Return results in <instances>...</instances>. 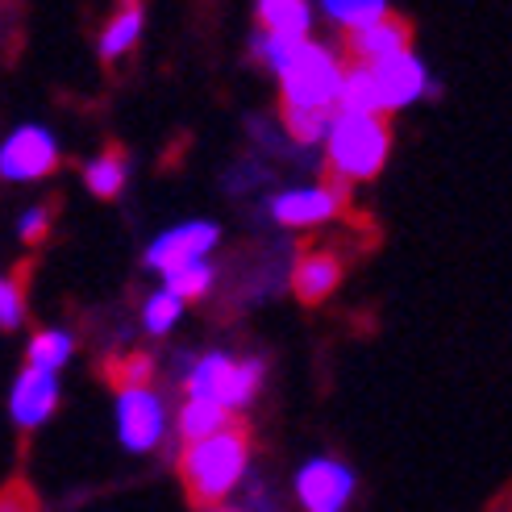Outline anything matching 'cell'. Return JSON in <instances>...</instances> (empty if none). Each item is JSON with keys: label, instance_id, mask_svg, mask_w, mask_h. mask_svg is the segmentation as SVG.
I'll list each match as a JSON object with an SVG mask.
<instances>
[{"label": "cell", "instance_id": "cell-13", "mask_svg": "<svg viewBox=\"0 0 512 512\" xmlns=\"http://www.w3.org/2000/svg\"><path fill=\"white\" fill-rule=\"evenodd\" d=\"M408 50V25L396 21V17H383L379 25L363 34H350V55L358 63H379V59H392V55H404Z\"/></svg>", "mask_w": 512, "mask_h": 512}, {"label": "cell", "instance_id": "cell-21", "mask_svg": "<svg viewBox=\"0 0 512 512\" xmlns=\"http://www.w3.org/2000/svg\"><path fill=\"white\" fill-rule=\"evenodd\" d=\"M163 279H167L163 292H171L179 304H184V300H200L204 292L213 288V267H209V259H204V263H184V267L167 271Z\"/></svg>", "mask_w": 512, "mask_h": 512}, {"label": "cell", "instance_id": "cell-3", "mask_svg": "<svg viewBox=\"0 0 512 512\" xmlns=\"http://www.w3.org/2000/svg\"><path fill=\"white\" fill-rule=\"evenodd\" d=\"M275 75H279V88H284V109L329 113V105H338L342 59L329 46H317L304 38Z\"/></svg>", "mask_w": 512, "mask_h": 512}, {"label": "cell", "instance_id": "cell-14", "mask_svg": "<svg viewBox=\"0 0 512 512\" xmlns=\"http://www.w3.org/2000/svg\"><path fill=\"white\" fill-rule=\"evenodd\" d=\"M338 109L346 117H383V105H379V92H375V80H371L367 63H354V67L342 71Z\"/></svg>", "mask_w": 512, "mask_h": 512}, {"label": "cell", "instance_id": "cell-10", "mask_svg": "<svg viewBox=\"0 0 512 512\" xmlns=\"http://www.w3.org/2000/svg\"><path fill=\"white\" fill-rule=\"evenodd\" d=\"M334 179V175H329ZM342 179L334 184H321V188H296V192H279L271 200V217L288 229H309V225H321L325 217H334L342 209Z\"/></svg>", "mask_w": 512, "mask_h": 512}, {"label": "cell", "instance_id": "cell-23", "mask_svg": "<svg viewBox=\"0 0 512 512\" xmlns=\"http://www.w3.org/2000/svg\"><path fill=\"white\" fill-rule=\"evenodd\" d=\"M179 313H184V304H179L171 292H155V296L146 300V313H142V321H146L150 334H167V329L179 321Z\"/></svg>", "mask_w": 512, "mask_h": 512}, {"label": "cell", "instance_id": "cell-27", "mask_svg": "<svg viewBox=\"0 0 512 512\" xmlns=\"http://www.w3.org/2000/svg\"><path fill=\"white\" fill-rule=\"evenodd\" d=\"M46 229H50V209H42V204H38V209H30V213L21 217L17 234H21L25 242H42V238H46Z\"/></svg>", "mask_w": 512, "mask_h": 512}, {"label": "cell", "instance_id": "cell-11", "mask_svg": "<svg viewBox=\"0 0 512 512\" xmlns=\"http://www.w3.org/2000/svg\"><path fill=\"white\" fill-rule=\"evenodd\" d=\"M59 404V379L55 375H42L25 367L21 379L13 383V396H9V413L21 429H38Z\"/></svg>", "mask_w": 512, "mask_h": 512}, {"label": "cell", "instance_id": "cell-12", "mask_svg": "<svg viewBox=\"0 0 512 512\" xmlns=\"http://www.w3.org/2000/svg\"><path fill=\"white\" fill-rule=\"evenodd\" d=\"M342 284V263L334 250H304L292 267V288L304 304H321Z\"/></svg>", "mask_w": 512, "mask_h": 512}, {"label": "cell", "instance_id": "cell-5", "mask_svg": "<svg viewBox=\"0 0 512 512\" xmlns=\"http://www.w3.org/2000/svg\"><path fill=\"white\" fill-rule=\"evenodd\" d=\"M59 167V142L42 125H21L0 146V179H42Z\"/></svg>", "mask_w": 512, "mask_h": 512}, {"label": "cell", "instance_id": "cell-1", "mask_svg": "<svg viewBox=\"0 0 512 512\" xmlns=\"http://www.w3.org/2000/svg\"><path fill=\"white\" fill-rule=\"evenodd\" d=\"M246 458H250V433L242 425H229V429L213 433V438L192 442L184 450V458H179V475H184L188 500L200 508L221 504L238 488Z\"/></svg>", "mask_w": 512, "mask_h": 512}, {"label": "cell", "instance_id": "cell-20", "mask_svg": "<svg viewBox=\"0 0 512 512\" xmlns=\"http://www.w3.org/2000/svg\"><path fill=\"white\" fill-rule=\"evenodd\" d=\"M71 334H63V329H42V334H34L30 342V371H42V375H55L67 358H71Z\"/></svg>", "mask_w": 512, "mask_h": 512}, {"label": "cell", "instance_id": "cell-9", "mask_svg": "<svg viewBox=\"0 0 512 512\" xmlns=\"http://www.w3.org/2000/svg\"><path fill=\"white\" fill-rule=\"evenodd\" d=\"M217 246V225L209 221H188V225H175L167 229L163 238H155V246L146 250V267L155 271H175L184 263H204V254Z\"/></svg>", "mask_w": 512, "mask_h": 512}, {"label": "cell", "instance_id": "cell-17", "mask_svg": "<svg viewBox=\"0 0 512 512\" xmlns=\"http://www.w3.org/2000/svg\"><path fill=\"white\" fill-rule=\"evenodd\" d=\"M229 425H234V413H225V408H217V404L188 400L184 408H179V438H184L188 446L213 438V433H221Z\"/></svg>", "mask_w": 512, "mask_h": 512}, {"label": "cell", "instance_id": "cell-2", "mask_svg": "<svg viewBox=\"0 0 512 512\" xmlns=\"http://www.w3.org/2000/svg\"><path fill=\"white\" fill-rule=\"evenodd\" d=\"M388 146H392V130L383 117H346L338 113L329 121L325 134V150H329V171L334 179H371L379 175V167L388 163Z\"/></svg>", "mask_w": 512, "mask_h": 512}, {"label": "cell", "instance_id": "cell-15", "mask_svg": "<svg viewBox=\"0 0 512 512\" xmlns=\"http://www.w3.org/2000/svg\"><path fill=\"white\" fill-rule=\"evenodd\" d=\"M309 17V5H300V0H263L259 5L263 34L275 38H309Z\"/></svg>", "mask_w": 512, "mask_h": 512}, {"label": "cell", "instance_id": "cell-8", "mask_svg": "<svg viewBox=\"0 0 512 512\" xmlns=\"http://www.w3.org/2000/svg\"><path fill=\"white\" fill-rule=\"evenodd\" d=\"M296 492L304 512H342L354 492V475L342 463H334V458H313V463L300 467Z\"/></svg>", "mask_w": 512, "mask_h": 512}, {"label": "cell", "instance_id": "cell-4", "mask_svg": "<svg viewBox=\"0 0 512 512\" xmlns=\"http://www.w3.org/2000/svg\"><path fill=\"white\" fill-rule=\"evenodd\" d=\"M259 383H263L259 358H229V354L213 350V354H204L192 363L188 400H204V404H217L225 413H234V408H246L254 400Z\"/></svg>", "mask_w": 512, "mask_h": 512}, {"label": "cell", "instance_id": "cell-6", "mask_svg": "<svg viewBox=\"0 0 512 512\" xmlns=\"http://www.w3.org/2000/svg\"><path fill=\"white\" fill-rule=\"evenodd\" d=\"M167 429L163 400L150 388H121L117 392V438L125 450H155Z\"/></svg>", "mask_w": 512, "mask_h": 512}, {"label": "cell", "instance_id": "cell-28", "mask_svg": "<svg viewBox=\"0 0 512 512\" xmlns=\"http://www.w3.org/2000/svg\"><path fill=\"white\" fill-rule=\"evenodd\" d=\"M213 512H238V508H213Z\"/></svg>", "mask_w": 512, "mask_h": 512}, {"label": "cell", "instance_id": "cell-16", "mask_svg": "<svg viewBox=\"0 0 512 512\" xmlns=\"http://www.w3.org/2000/svg\"><path fill=\"white\" fill-rule=\"evenodd\" d=\"M125 175H130V163H125V150L121 146H109L105 155H96L88 167H84V184L92 196L100 200H113L121 188H125Z\"/></svg>", "mask_w": 512, "mask_h": 512}, {"label": "cell", "instance_id": "cell-26", "mask_svg": "<svg viewBox=\"0 0 512 512\" xmlns=\"http://www.w3.org/2000/svg\"><path fill=\"white\" fill-rule=\"evenodd\" d=\"M0 512H38V496L30 492V483L13 479L9 488H0Z\"/></svg>", "mask_w": 512, "mask_h": 512}, {"label": "cell", "instance_id": "cell-22", "mask_svg": "<svg viewBox=\"0 0 512 512\" xmlns=\"http://www.w3.org/2000/svg\"><path fill=\"white\" fill-rule=\"evenodd\" d=\"M329 121H334V113H313V109H284V125H288V134L304 146H317L325 142L329 134Z\"/></svg>", "mask_w": 512, "mask_h": 512}, {"label": "cell", "instance_id": "cell-18", "mask_svg": "<svg viewBox=\"0 0 512 512\" xmlns=\"http://www.w3.org/2000/svg\"><path fill=\"white\" fill-rule=\"evenodd\" d=\"M142 9L138 5H130V9H121L109 25H105V34H100V59L105 63H113V59H121L125 50H130L134 42H138V34H142Z\"/></svg>", "mask_w": 512, "mask_h": 512}, {"label": "cell", "instance_id": "cell-19", "mask_svg": "<svg viewBox=\"0 0 512 512\" xmlns=\"http://www.w3.org/2000/svg\"><path fill=\"white\" fill-rule=\"evenodd\" d=\"M325 13L338 25H346L350 34H363V30H371V25H379L383 17H392L383 0H329Z\"/></svg>", "mask_w": 512, "mask_h": 512}, {"label": "cell", "instance_id": "cell-24", "mask_svg": "<svg viewBox=\"0 0 512 512\" xmlns=\"http://www.w3.org/2000/svg\"><path fill=\"white\" fill-rule=\"evenodd\" d=\"M150 358L146 354H130V358H121V363L109 367V379L117 383V392L121 388H146V379H150Z\"/></svg>", "mask_w": 512, "mask_h": 512}, {"label": "cell", "instance_id": "cell-7", "mask_svg": "<svg viewBox=\"0 0 512 512\" xmlns=\"http://www.w3.org/2000/svg\"><path fill=\"white\" fill-rule=\"evenodd\" d=\"M371 80H375V92H379L383 113L413 105V100H421V96L429 92V71H425V63L413 55V50L371 63Z\"/></svg>", "mask_w": 512, "mask_h": 512}, {"label": "cell", "instance_id": "cell-29", "mask_svg": "<svg viewBox=\"0 0 512 512\" xmlns=\"http://www.w3.org/2000/svg\"><path fill=\"white\" fill-rule=\"evenodd\" d=\"M0 288H5V279H0Z\"/></svg>", "mask_w": 512, "mask_h": 512}, {"label": "cell", "instance_id": "cell-25", "mask_svg": "<svg viewBox=\"0 0 512 512\" xmlns=\"http://www.w3.org/2000/svg\"><path fill=\"white\" fill-rule=\"evenodd\" d=\"M25 317V279H5L0 288V329H17Z\"/></svg>", "mask_w": 512, "mask_h": 512}]
</instances>
